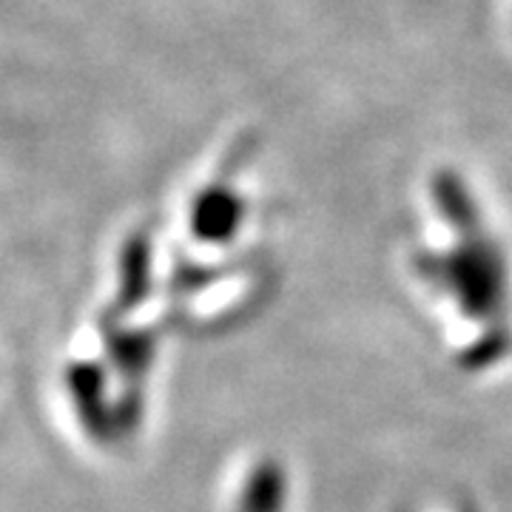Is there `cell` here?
<instances>
[{"mask_svg":"<svg viewBox=\"0 0 512 512\" xmlns=\"http://www.w3.org/2000/svg\"><path fill=\"white\" fill-rule=\"evenodd\" d=\"M109 353L114 359V365L120 367L123 373H137L143 370L148 362V345L146 336H137V333H128V336H109Z\"/></svg>","mask_w":512,"mask_h":512,"instance_id":"cell-4","label":"cell"},{"mask_svg":"<svg viewBox=\"0 0 512 512\" xmlns=\"http://www.w3.org/2000/svg\"><path fill=\"white\" fill-rule=\"evenodd\" d=\"M148 288V239L134 237L123 254V282H120V308H134Z\"/></svg>","mask_w":512,"mask_h":512,"instance_id":"cell-3","label":"cell"},{"mask_svg":"<svg viewBox=\"0 0 512 512\" xmlns=\"http://www.w3.org/2000/svg\"><path fill=\"white\" fill-rule=\"evenodd\" d=\"M66 382L72 384V396L86 427L97 439H103L111 430V416L103 410V373L97 365H74L66 373Z\"/></svg>","mask_w":512,"mask_h":512,"instance_id":"cell-2","label":"cell"},{"mask_svg":"<svg viewBox=\"0 0 512 512\" xmlns=\"http://www.w3.org/2000/svg\"><path fill=\"white\" fill-rule=\"evenodd\" d=\"M254 148L251 137H239L220 171L208 180L191 205V231L194 237L211 245H222L237 237L245 220V200L237 188V174L248 151Z\"/></svg>","mask_w":512,"mask_h":512,"instance_id":"cell-1","label":"cell"}]
</instances>
